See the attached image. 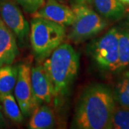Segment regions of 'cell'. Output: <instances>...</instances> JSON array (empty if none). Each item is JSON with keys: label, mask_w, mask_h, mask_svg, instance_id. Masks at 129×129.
Returning a JSON list of instances; mask_svg holds the SVG:
<instances>
[{"label": "cell", "mask_w": 129, "mask_h": 129, "mask_svg": "<svg viewBox=\"0 0 129 129\" xmlns=\"http://www.w3.org/2000/svg\"><path fill=\"white\" fill-rule=\"evenodd\" d=\"M115 106L113 91L108 85L102 83L88 85L79 97L72 128L108 129Z\"/></svg>", "instance_id": "1"}, {"label": "cell", "mask_w": 129, "mask_h": 129, "mask_svg": "<svg viewBox=\"0 0 129 129\" xmlns=\"http://www.w3.org/2000/svg\"><path fill=\"white\" fill-rule=\"evenodd\" d=\"M42 65L52 84L54 97L60 98L64 96L78 73V53L70 44L62 43Z\"/></svg>", "instance_id": "2"}, {"label": "cell", "mask_w": 129, "mask_h": 129, "mask_svg": "<svg viewBox=\"0 0 129 129\" xmlns=\"http://www.w3.org/2000/svg\"><path fill=\"white\" fill-rule=\"evenodd\" d=\"M29 40L37 60H44L64 41V26L42 18H33L29 29Z\"/></svg>", "instance_id": "3"}, {"label": "cell", "mask_w": 129, "mask_h": 129, "mask_svg": "<svg viewBox=\"0 0 129 129\" xmlns=\"http://www.w3.org/2000/svg\"><path fill=\"white\" fill-rule=\"evenodd\" d=\"M73 9L75 15L68 37L78 43L95 36L107 27V21L88 5H75Z\"/></svg>", "instance_id": "4"}, {"label": "cell", "mask_w": 129, "mask_h": 129, "mask_svg": "<svg viewBox=\"0 0 129 129\" xmlns=\"http://www.w3.org/2000/svg\"><path fill=\"white\" fill-rule=\"evenodd\" d=\"M118 29L113 27L100 37L92 46L91 54L97 65L103 70H118Z\"/></svg>", "instance_id": "5"}, {"label": "cell", "mask_w": 129, "mask_h": 129, "mask_svg": "<svg viewBox=\"0 0 129 129\" xmlns=\"http://www.w3.org/2000/svg\"><path fill=\"white\" fill-rule=\"evenodd\" d=\"M0 17L23 47L29 35V25L22 11L11 0H0Z\"/></svg>", "instance_id": "6"}, {"label": "cell", "mask_w": 129, "mask_h": 129, "mask_svg": "<svg viewBox=\"0 0 129 129\" xmlns=\"http://www.w3.org/2000/svg\"><path fill=\"white\" fill-rule=\"evenodd\" d=\"M14 91V97L22 114L28 117L37 107L31 83V68L29 64L23 63L18 66Z\"/></svg>", "instance_id": "7"}, {"label": "cell", "mask_w": 129, "mask_h": 129, "mask_svg": "<svg viewBox=\"0 0 129 129\" xmlns=\"http://www.w3.org/2000/svg\"><path fill=\"white\" fill-rule=\"evenodd\" d=\"M33 18H42L63 26H71L75 18L73 8L62 5L57 0H47L32 14Z\"/></svg>", "instance_id": "8"}, {"label": "cell", "mask_w": 129, "mask_h": 129, "mask_svg": "<svg viewBox=\"0 0 129 129\" xmlns=\"http://www.w3.org/2000/svg\"><path fill=\"white\" fill-rule=\"evenodd\" d=\"M31 83L37 106L50 103L54 97V89L43 65L37 64L31 68Z\"/></svg>", "instance_id": "9"}, {"label": "cell", "mask_w": 129, "mask_h": 129, "mask_svg": "<svg viewBox=\"0 0 129 129\" xmlns=\"http://www.w3.org/2000/svg\"><path fill=\"white\" fill-rule=\"evenodd\" d=\"M18 53L15 35L0 17V66L12 64Z\"/></svg>", "instance_id": "10"}, {"label": "cell", "mask_w": 129, "mask_h": 129, "mask_svg": "<svg viewBox=\"0 0 129 129\" xmlns=\"http://www.w3.org/2000/svg\"><path fill=\"white\" fill-rule=\"evenodd\" d=\"M96 12L106 21H118L125 13V5L119 0H92Z\"/></svg>", "instance_id": "11"}, {"label": "cell", "mask_w": 129, "mask_h": 129, "mask_svg": "<svg viewBox=\"0 0 129 129\" xmlns=\"http://www.w3.org/2000/svg\"><path fill=\"white\" fill-rule=\"evenodd\" d=\"M55 124V118L54 112L48 106L41 104L32 112L28 128L30 129H49L53 128Z\"/></svg>", "instance_id": "12"}, {"label": "cell", "mask_w": 129, "mask_h": 129, "mask_svg": "<svg viewBox=\"0 0 129 129\" xmlns=\"http://www.w3.org/2000/svg\"><path fill=\"white\" fill-rule=\"evenodd\" d=\"M18 67L5 64L0 66V96L12 93L17 79Z\"/></svg>", "instance_id": "13"}, {"label": "cell", "mask_w": 129, "mask_h": 129, "mask_svg": "<svg viewBox=\"0 0 129 129\" xmlns=\"http://www.w3.org/2000/svg\"><path fill=\"white\" fill-rule=\"evenodd\" d=\"M0 101L2 103L5 114L10 120L16 123H20L23 121V114L15 97L12 93L0 96Z\"/></svg>", "instance_id": "14"}, {"label": "cell", "mask_w": 129, "mask_h": 129, "mask_svg": "<svg viewBox=\"0 0 129 129\" xmlns=\"http://www.w3.org/2000/svg\"><path fill=\"white\" fill-rule=\"evenodd\" d=\"M116 104L129 108V71H126L118 80L113 90Z\"/></svg>", "instance_id": "15"}, {"label": "cell", "mask_w": 129, "mask_h": 129, "mask_svg": "<svg viewBox=\"0 0 129 129\" xmlns=\"http://www.w3.org/2000/svg\"><path fill=\"white\" fill-rule=\"evenodd\" d=\"M118 70L129 65V29H118Z\"/></svg>", "instance_id": "16"}, {"label": "cell", "mask_w": 129, "mask_h": 129, "mask_svg": "<svg viewBox=\"0 0 129 129\" xmlns=\"http://www.w3.org/2000/svg\"><path fill=\"white\" fill-rule=\"evenodd\" d=\"M108 129H129V108L116 104Z\"/></svg>", "instance_id": "17"}, {"label": "cell", "mask_w": 129, "mask_h": 129, "mask_svg": "<svg viewBox=\"0 0 129 129\" xmlns=\"http://www.w3.org/2000/svg\"><path fill=\"white\" fill-rule=\"evenodd\" d=\"M29 14H33L45 4V0H13Z\"/></svg>", "instance_id": "18"}, {"label": "cell", "mask_w": 129, "mask_h": 129, "mask_svg": "<svg viewBox=\"0 0 129 129\" xmlns=\"http://www.w3.org/2000/svg\"><path fill=\"white\" fill-rule=\"evenodd\" d=\"M75 5H90L92 4V0H73Z\"/></svg>", "instance_id": "19"}, {"label": "cell", "mask_w": 129, "mask_h": 129, "mask_svg": "<svg viewBox=\"0 0 129 129\" xmlns=\"http://www.w3.org/2000/svg\"><path fill=\"white\" fill-rule=\"evenodd\" d=\"M2 107L0 105V127L3 125V123H4V118L2 113Z\"/></svg>", "instance_id": "20"}, {"label": "cell", "mask_w": 129, "mask_h": 129, "mask_svg": "<svg viewBox=\"0 0 129 129\" xmlns=\"http://www.w3.org/2000/svg\"><path fill=\"white\" fill-rule=\"evenodd\" d=\"M124 5H129V0H119Z\"/></svg>", "instance_id": "21"}]
</instances>
